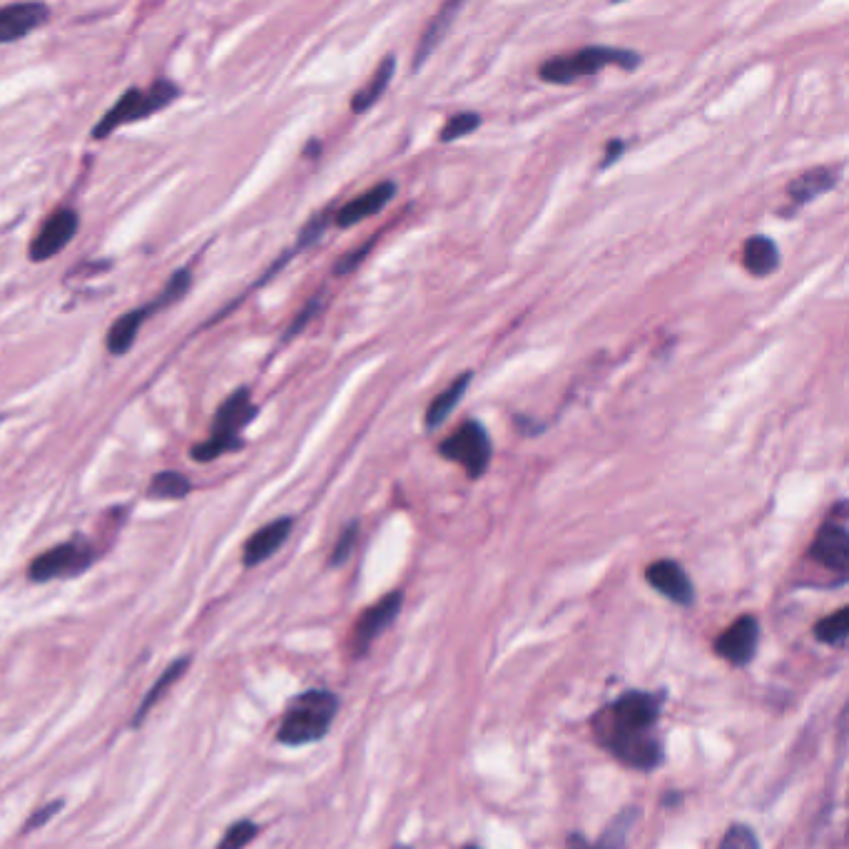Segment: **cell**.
<instances>
[{"instance_id": "1", "label": "cell", "mask_w": 849, "mask_h": 849, "mask_svg": "<svg viewBox=\"0 0 849 849\" xmlns=\"http://www.w3.org/2000/svg\"><path fill=\"white\" fill-rule=\"evenodd\" d=\"M665 693L628 690L613 703L603 705L591 718L598 745L610 752L620 765L650 772L665 760L658 737Z\"/></svg>"}, {"instance_id": "2", "label": "cell", "mask_w": 849, "mask_h": 849, "mask_svg": "<svg viewBox=\"0 0 849 849\" xmlns=\"http://www.w3.org/2000/svg\"><path fill=\"white\" fill-rule=\"evenodd\" d=\"M339 698L329 690H307L289 700L287 713L279 723L277 740L289 747H302L327 737L337 718Z\"/></svg>"}, {"instance_id": "3", "label": "cell", "mask_w": 849, "mask_h": 849, "mask_svg": "<svg viewBox=\"0 0 849 849\" xmlns=\"http://www.w3.org/2000/svg\"><path fill=\"white\" fill-rule=\"evenodd\" d=\"M610 65L623 70H635L640 65V55L633 53V50L591 45V48H583L578 53L558 55V58L546 60L538 68V75H541L543 83L571 85L578 83L581 78H588V75L601 73L603 68H610Z\"/></svg>"}, {"instance_id": "4", "label": "cell", "mask_w": 849, "mask_h": 849, "mask_svg": "<svg viewBox=\"0 0 849 849\" xmlns=\"http://www.w3.org/2000/svg\"><path fill=\"white\" fill-rule=\"evenodd\" d=\"M177 95H180V88L172 85L170 80H157L150 90H137V88L127 90L118 103H115L113 108L100 118V122L93 130V137L95 140H103V137H108L110 132H115L118 127L127 125V122L150 118V115H155L157 110L167 108Z\"/></svg>"}, {"instance_id": "5", "label": "cell", "mask_w": 849, "mask_h": 849, "mask_svg": "<svg viewBox=\"0 0 849 849\" xmlns=\"http://www.w3.org/2000/svg\"><path fill=\"white\" fill-rule=\"evenodd\" d=\"M439 454L444 459L454 461L466 471L469 479H481L491 464L493 446L488 439V431L479 421H464L451 436H446L439 444Z\"/></svg>"}, {"instance_id": "6", "label": "cell", "mask_w": 849, "mask_h": 849, "mask_svg": "<svg viewBox=\"0 0 849 849\" xmlns=\"http://www.w3.org/2000/svg\"><path fill=\"white\" fill-rule=\"evenodd\" d=\"M810 558L817 566L845 576L849 568V536H847V506L840 503L832 516L822 523L815 543L810 546Z\"/></svg>"}, {"instance_id": "7", "label": "cell", "mask_w": 849, "mask_h": 849, "mask_svg": "<svg viewBox=\"0 0 849 849\" xmlns=\"http://www.w3.org/2000/svg\"><path fill=\"white\" fill-rule=\"evenodd\" d=\"M93 548L85 541H70L60 543V546L50 548V551L40 553L28 568V576L33 583H48L55 578L78 576L85 568L93 563Z\"/></svg>"}, {"instance_id": "8", "label": "cell", "mask_w": 849, "mask_h": 849, "mask_svg": "<svg viewBox=\"0 0 849 849\" xmlns=\"http://www.w3.org/2000/svg\"><path fill=\"white\" fill-rule=\"evenodd\" d=\"M401 603H404V593L394 591L359 615L352 630V653L357 655V658H362L366 650L371 648V643L391 628V623L399 618Z\"/></svg>"}, {"instance_id": "9", "label": "cell", "mask_w": 849, "mask_h": 849, "mask_svg": "<svg viewBox=\"0 0 849 849\" xmlns=\"http://www.w3.org/2000/svg\"><path fill=\"white\" fill-rule=\"evenodd\" d=\"M757 643H760V623L755 615H740L735 623H730L723 633L715 640V653L723 660H728L735 668L750 663L757 653Z\"/></svg>"}, {"instance_id": "10", "label": "cell", "mask_w": 849, "mask_h": 849, "mask_svg": "<svg viewBox=\"0 0 849 849\" xmlns=\"http://www.w3.org/2000/svg\"><path fill=\"white\" fill-rule=\"evenodd\" d=\"M78 227L80 217L75 210L63 207V210L53 212V215L45 220V225L38 230L35 240L30 242V259H33V262H48V259H53L55 254L68 247L70 240L75 237V232H78Z\"/></svg>"}, {"instance_id": "11", "label": "cell", "mask_w": 849, "mask_h": 849, "mask_svg": "<svg viewBox=\"0 0 849 849\" xmlns=\"http://www.w3.org/2000/svg\"><path fill=\"white\" fill-rule=\"evenodd\" d=\"M645 581H648L650 586L660 593V596L670 598V601L678 603V606L683 608L693 606L695 601L693 581H690L688 573L683 571V566H680L678 561L663 558V561L650 563V566L645 568Z\"/></svg>"}, {"instance_id": "12", "label": "cell", "mask_w": 849, "mask_h": 849, "mask_svg": "<svg viewBox=\"0 0 849 849\" xmlns=\"http://www.w3.org/2000/svg\"><path fill=\"white\" fill-rule=\"evenodd\" d=\"M292 528H294V521L284 516V518H277V521L267 523V526H262L259 531H254L252 536L247 538V543H244V551H242L244 566L254 568L259 566V563L267 561V558H272L274 553L287 543Z\"/></svg>"}, {"instance_id": "13", "label": "cell", "mask_w": 849, "mask_h": 849, "mask_svg": "<svg viewBox=\"0 0 849 849\" xmlns=\"http://www.w3.org/2000/svg\"><path fill=\"white\" fill-rule=\"evenodd\" d=\"M50 18L48 5L43 3H13L0 8V45L13 43Z\"/></svg>"}, {"instance_id": "14", "label": "cell", "mask_w": 849, "mask_h": 849, "mask_svg": "<svg viewBox=\"0 0 849 849\" xmlns=\"http://www.w3.org/2000/svg\"><path fill=\"white\" fill-rule=\"evenodd\" d=\"M640 807L628 805L608 822V827L603 830V835L596 842H588L583 835H571L568 837V849H628V835L635 827V822L640 820Z\"/></svg>"}, {"instance_id": "15", "label": "cell", "mask_w": 849, "mask_h": 849, "mask_svg": "<svg viewBox=\"0 0 849 849\" xmlns=\"http://www.w3.org/2000/svg\"><path fill=\"white\" fill-rule=\"evenodd\" d=\"M254 414H257V409H254L252 399H249V389H237L217 409L212 436H217V439H240V431L254 419Z\"/></svg>"}, {"instance_id": "16", "label": "cell", "mask_w": 849, "mask_h": 849, "mask_svg": "<svg viewBox=\"0 0 849 849\" xmlns=\"http://www.w3.org/2000/svg\"><path fill=\"white\" fill-rule=\"evenodd\" d=\"M394 195H396V182H391V180L379 182V185H374L371 190H366L364 195L354 197L352 202H347V205H344L342 210L337 212V225L339 227H354V225H359V222H364L366 217L379 215V212L384 210V207L389 205L391 200H394Z\"/></svg>"}, {"instance_id": "17", "label": "cell", "mask_w": 849, "mask_h": 849, "mask_svg": "<svg viewBox=\"0 0 849 849\" xmlns=\"http://www.w3.org/2000/svg\"><path fill=\"white\" fill-rule=\"evenodd\" d=\"M837 185H840V167L822 165V167H812V170L802 172V175L797 177L790 187H787V195L792 197L795 205H807V202H812L815 197L835 190Z\"/></svg>"}, {"instance_id": "18", "label": "cell", "mask_w": 849, "mask_h": 849, "mask_svg": "<svg viewBox=\"0 0 849 849\" xmlns=\"http://www.w3.org/2000/svg\"><path fill=\"white\" fill-rule=\"evenodd\" d=\"M742 264L752 277H767L780 267V249L765 235H755L742 247Z\"/></svg>"}, {"instance_id": "19", "label": "cell", "mask_w": 849, "mask_h": 849, "mask_svg": "<svg viewBox=\"0 0 849 849\" xmlns=\"http://www.w3.org/2000/svg\"><path fill=\"white\" fill-rule=\"evenodd\" d=\"M471 379H474V374H471V371H464V374H461L459 379L451 381V384L446 386V389L441 391V394L436 396L434 401H431L429 409H426V416H424L426 429H439V426L444 424L446 419H449L451 411H454L456 406H459L461 396H464L466 389H469Z\"/></svg>"}, {"instance_id": "20", "label": "cell", "mask_w": 849, "mask_h": 849, "mask_svg": "<svg viewBox=\"0 0 849 849\" xmlns=\"http://www.w3.org/2000/svg\"><path fill=\"white\" fill-rule=\"evenodd\" d=\"M394 70H396V55H384V58H381V63H379V68H376L374 75L369 78V83H366L364 88L359 90V93L352 98L354 113L362 115V113H366V110L374 108V105L379 103V98L386 93L391 78H394Z\"/></svg>"}, {"instance_id": "21", "label": "cell", "mask_w": 849, "mask_h": 849, "mask_svg": "<svg viewBox=\"0 0 849 849\" xmlns=\"http://www.w3.org/2000/svg\"><path fill=\"white\" fill-rule=\"evenodd\" d=\"M187 665H190V658H177L175 663H170V668H165V673H162L160 678L152 683V688L147 690L145 700H142L140 708H137L135 718H132V728H140V725L145 723V718L150 715V710L155 708V705L160 703L162 698H165L167 690H170L172 685H175L177 680H180L182 675L187 673Z\"/></svg>"}, {"instance_id": "22", "label": "cell", "mask_w": 849, "mask_h": 849, "mask_svg": "<svg viewBox=\"0 0 849 849\" xmlns=\"http://www.w3.org/2000/svg\"><path fill=\"white\" fill-rule=\"evenodd\" d=\"M461 8H464V5H461V3H446L444 8H441L439 13H436L434 18H431L429 28H426L424 35H421L419 48H416V68H421V65H424V60L429 58V55L434 53L436 48H439L441 38H444L446 30L451 28V23H454L456 13H459Z\"/></svg>"}, {"instance_id": "23", "label": "cell", "mask_w": 849, "mask_h": 849, "mask_svg": "<svg viewBox=\"0 0 849 849\" xmlns=\"http://www.w3.org/2000/svg\"><path fill=\"white\" fill-rule=\"evenodd\" d=\"M147 314H150V307L135 309V312L122 314V317L113 324V327H110V332H108V352L110 354L120 357V354L130 352V347L135 344L137 332H140V327H142V322H145Z\"/></svg>"}, {"instance_id": "24", "label": "cell", "mask_w": 849, "mask_h": 849, "mask_svg": "<svg viewBox=\"0 0 849 849\" xmlns=\"http://www.w3.org/2000/svg\"><path fill=\"white\" fill-rule=\"evenodd\" d=\"M849 635V608H840L815 625V638L830 648H845Z\"/></svg>"}, {"instance_id": "25", "label": "cell", "mask_w": 849, "mask_h": 849, "mask_svg": "<svg viewBox=\"0 0 849 849\" xmlns=\"http://www.w3.org/2000/svg\"><path fill=\"white\" fill-rule=\"evenodd\" d=\"M192 491V484L187 476L177 474V471H162L155 474L150 481V493L152 498H167V501H177V498H185Z\"/></svg>"}, {"instance_id": "26", "label": "cell", "mask_w": 849, "mask_h": 849, "mask_svg": "<svg viewBox=\"0 0 849 849\" xmlns=\"http://www.w3.org/2000/svg\"><path fill=\"white\" fill-rule=\"evenodd\" d=\"M242 446V439H217V436H210L207 441H202V444L192 446L190 456L195 461H200V464H207V461H215L220 459L222 454H230V451H237Z\"/></svg>"}, {"instance_id": "27", "label": "cell", "mask_w": 849, "mask_h": 849, "mask_svg": "<svg viewBox=\"0 0 849 849\" xmlns=\"http://www.w3.org/2000/svg\"><path fill=\"white\" fill-rule=\"evenodd\" d=\"M481 127V115L479 113H459L454 118L446 120V125L441 127L439 140L441 142H454L461 140L464 135H471Z\"/></svg>"}, {"instance_id": "28", "label": "cell", "mask_w": 849, "mask_h": 849, "mask_svg": "<svg viewBox=\"0 0 849 849\" xmlns=\"http://www.w3.org/2000/svg\"><path fill=\"white\" fill-rule=\"evenodd\" d=\"M190 284H192L190 269H182V272H177L175 277H172L170 282H167L165 292H162L160 297H157V302L150 304V312H155V309H165V307H170V304H175L177 299L185 297L187 289H190Z\"/></svg>"}, {"instance_id": "29", "label": "cell", "mask_w": 849, "mask_h": 849, "mask_svg": "<svg viewBox=\"0 0 849 849\" xmlns=\"http://www.w3.org/2000/svg\"><path fill=\"white\" fill-rule=\"evenodd\" d=\"M718 849H760V840H757L755 830L750 825L737 822V825L728 827Z\"/></svg>"}, {"instance_id": "30", "label": "cell", "mask_w": 849, "mask_h": 849, "mask_svg": "<svg viewBox=\"0 0 849 849\" xmlns=\"http://www.w3.org/2000/svg\"><path fill=\"white\" fill-rule=\"evenodd\" d=\"M257 835H259V827L254 825V822H249V820L235 822V825L227 830V835L222 837L217 849H244Z\"/></svg>"}, {"instance_id": "31", "label": "cell", "mask_w": 849, "mask_h": 849, "mask_svg": "<svg viewBox=\"0 0 849 849\" xmlns=\"http://www.w3.org/2000/svg\"><path fill=\"white\" fill-rule=\"evenodd\" d=\"M357 536H359V523L352 521L347 528H344L342 536H339L337 546H334L332 556H329V566L339 568V566H344L349 558H352L354 546H357Z\"/></svg>"}, {"instance_id": "32", "label": "cell", "mask_w": 849, "mask_h": 849, "mask_svg": "<svg viewBox=\"0 0 849 849\" xmlns=\"http://www.w3.org/2000/svg\"><path fill=\"white\" fill-rule=\"evenodd\" d=\"M371 247H374V240L366 242V244H362V247H359L357 252L344 254V257L339 259L337 267H334V274H337V277H342V274H349V272H352V269H357L359 264H362V259L366 257V254L371 252Z\"/></svg>"}, {"instance_id": "33", "label": "cell", "mask_w": 849, "mask_h": 849, "mask_svg": "<svg viewBox=\"0 0 849 849\" xmlns=\"http://www.w3.org/2000/svg\"><path fill=\"white\" fill-rule=\"evenodd\" d=\"M319 307H322V297H314L312 302H309L307 307H304V312H299V314H297V319H294L292 327L287 329V334H284V339H289V337H294V334L302 332V329L307 327V324H309V319H312L314 314L319 312Z\"/></svg>"}, {"instance_id": "34", "label": "cell", "mask_w": 849, "mask_h": 849, "mask_svg": "<svg viewBox=\"0 0 849 849\" xmlns=\"http://www.w3.org/2000/svg\"><path fill=\"white\" fill-rule=\"evenodd\" d=\"M327 225H329V212H327V215L314 217V220L309 222L307 227H304L302 235H299V247H307V244L317 242L319 235H322V232L327 230Z\"/></svg>"}, {"instance_id": "35", "label": "cell", "mask_w": 849, "mask_h": 849, "mask_svg": "<svg viewBox=\"0 0 849 849\" xmlns=\"http://www.w3.org/2000/svg\"><path fill=\"white\" fill-rule=\"evenodd\" d=\"M60 807H63V802H60V800H55V802H50V805L40 807V810L35 812L33 817H30L28 825H25V832H33V830H38V827H43L45 822H48L50 817L55 815V812H60Z\"/></svg>"}, {"instance_id": "36", "label": "cell", "mask_w": 849, "mask_h": 849, "mask_svg": "<svg viewBox=\"0 0 849 849\" xmlns=\"http://www.w3.org/2000/svg\"><path fill=\"white\" fill-rule=\"evenodd\" d=\"M625 150H628V145H625L623 140H610L606 152H603V162H601L603 170H606V167H610V165H615V162H618V157L623 155Z\"/></svg>"}, {"instance_id": "37", "label": "cell", "mask_w": 849, "mask_h": 849, "mask_svg": "<svg viewBox=\"0 0 849 849\" xmlns=\"http://www.w3.org/2000/svg\"><path fill=\"white\" fill-rule=\"evenodd\" d=\"M391 849H411V847H406V845H396V847H391Z\"/></svg>"}, {"instance_id": "38", "label": "cell", "mask_w": 849, "mask_h": 849, "mask_svg": "<svg viewBox=\"0 0 849 849\" xmlns=\"http://www.w3.org/2000/svg\"><path fill=\"white\" fill-rule=\"evenodd\" d=\"M466 849H479V847H476V845H469Z\"/></svg>"}]
</instances>
